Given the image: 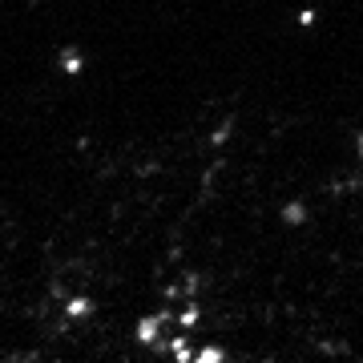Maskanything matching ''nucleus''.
<instances>
[{
    "mask_svg": "<svg viewBox=\"0 0 363 363\" xmlns=\"http://www.w3.org/2000/svg\"><path fill=\"white\" fill-rule=\"evenodd\" d=\"M194 359H202V363H218V359H222V347H202V351L194 355Z\"/></svg>",
    "mask_w": 363,
    "mask_h": 363,
    "instance_id": "f257e3e1",
    "label": "nucleus"
}]
</instances>
